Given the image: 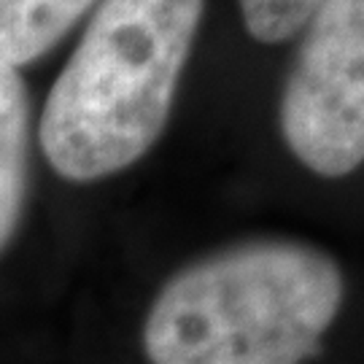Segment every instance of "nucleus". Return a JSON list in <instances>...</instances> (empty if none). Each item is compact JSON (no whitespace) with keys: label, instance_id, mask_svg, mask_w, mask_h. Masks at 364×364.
I'll list each match as a JSON object with an SVG mask.
<instances>
[{"label":"nucleus","instance_id":"nucleus-3","mask_svg":"<svg viewBox=\"0 0 364 364\" xmlns=\"http://www.w3.org/2000/svg\"><path fill=\"white\" fill-rule=\"evenodd\" d=\"M305 27L281 132L308 170L343 178L364 159V0H324Z\"/></svg>","mask_w":364,"mask_h":364},{"label":"nucleus","instance_id":"nucleus-1","mask_svg":"<svg viewBox=\"0 0 364 364\" xmlns=\"http://www.w3.org/2000/svg\"><path fill=\"white\" fill-rule=\"evenodd\" d=\"M343 270L324 248L262 237L189 262L144 321L151 364H302L335 324Z\"/></svg>","mask_w":364,"mask_h":364},{"label":"nucleus","instance_id":"nucleus-5","mask_svg":"<svg viewBox=\"0 0 364 364\" xmlns=\"http://www.w3.org/2000/svg\"><path fill=\"white\" fill-rule=\"evenodd\" d=\"M92 6L95 0H0V65L36 63Z\"/></svg>","mask_w":364,"mask_h":364},{"label":"nucleus","instance_id":"nucleus-4","mask_svg":"<svg viewBox=\"0 0 364 364\" xmlns=\"http://www.w3.org/2000/svg\"><path fill=\"white\" fill-rule=\"evenodd\" d=\"M30 168V97L19 70L0 65V251L22 221Z\"/></svg>","mask_w":364,"mask_h":364},{"label":"nucleus","instance_id":"nucleus-2","mask_svg":"<svg viewBox=\"0 0 364 364\" xmlns=\"http://www.w3.org/2000/svg\"><path fill=\"white\" fill-rule=\"evenodd\" d=\"M205 0H103L49 90L43 156L68 181H100L159 141Z\"/></svg>","mask_w":364,"mask_h":364},{"label":"nucleus","instance_id":"nucleus-6","mask_svg":"<svg viewBox=\"0 0 364 364\" xmlns=\"http://www.w3.org/2000/svg\"><path fill=\"white\" fill-rule=\"evenodd\" d=\"M324 0H240L248 36L259 43H284L311 22Z\"/></svg>","mask_w":364,"mask_h":364}]
</instances>
